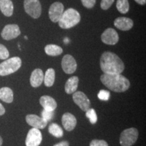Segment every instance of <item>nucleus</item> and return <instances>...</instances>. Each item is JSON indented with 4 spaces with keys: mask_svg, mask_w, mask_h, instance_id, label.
<instances>
[{
    "mask_svg": "<svg viewBox=\"0 0 146 146\" xmlns=\"http://www.w3.org/2000/svg\"><path fill=\"white\" fill-rule=\"evenodd\" d=\"M100 67L104 74H120L124 71L125 64L116 54L105 52L100 58Z\"/></svg>",
    "mask_w": 146,
    "mask_h": 146,
    "instance_id": "f257e3e1",
    "label": "nucleus"
},
{
    "mask_svg": "<svg viewBox=\"0 0 146 146\" xmlns=\"http://www.w3.org/2000/svg\"><path fill=\"white\" fill-rule=\"evenodd\" d=\"M100 80L108 89L116 93L125 92L130 87L129 79L121 74H107L104 73Z\"/></svg>",
    "mask_w": 146,
    "mask_h": 146,
    "instance_id": "f03ea898",
    "label": "nucleus"
},
{
    "mask_svg": "<svg viewBox=\"0 0 146 146\" xmlns=\"http://www.w3.org/2000/svg\"><path fill=\"white\" fill-rule=\"evenodd\" d=\"M80 21L81 16L78 11L73 8H69L64 11L62 16L58 21V25L62 29H68L76 26Z\"/></svg>",
    "mask_w": 146,
    "mask_h": 146,
    "instance_id": "7ed1b4c3",
    "label": "nucleus"
},
{
    "mask_svg": "<svg viewBox=\"0 0 146 146\" xmlns=\"http://www.w3.org/2000/svg\"><path fill=\"white\" fill-rule=\"evenodd\" d=\"M22 60L19 57L6 59L0 64V76H7L15 72L21 67Z\"/></svg>",
    "mask_w": 146,
    "mask_h": 146,
    "instance_id": "20e7f679",
    "label": "nucleus"
},
{
    "mask_svg": "<svg viewBox=\"0 0 146 146\" xmlns=\"http://www.w3.org/2000/svg\"><path fill=\"white\" fill-rule=\"evenodd\" d=\"M139 136L138 130L135 128H129L121 133L120 144L122 146H131L137 141Z\"/></svg>",
    "mask_w": 146,
    "mask_h": 146,
    "instance_id": "39448f33",
    "label": "nucleus"
},
{
    "mask_svg": "<svg viewBox=\"0 0 146 146\" xmlns=\"http://www.w3.org/2000/svg\"><path fill=\"white\" fill-rule=\"evenodd\" d=\"M24 8L27 14L35 19L39 18L41 14V5L39 0H25Z\"/></svg>",
    "mask_w": 146,
    "mask_h": 146,
    "instance_id": "423d86ee",
    "label": "nucleus"
},
{
    "mask_svg": "<svg viewBox=\"0 0 146 146\" xmlns=\"http://www.w3.org/2000/svg\"><path fill=\"white\" fill-rule=\"evenodd\" d=\"M42 141V134L39 129L33 128L30 129L27 135L26 146H39Z\"/></svg>",
    "mask_w": 146,
    "mask_h": 146,
    "instance_id": "0eeeda50",
    "label": "nucleus"
},
{
    "mask_svg": "<svg viewBox=\"0 0 146 146\" xmlns=\"http://www.w3.org/2000/svg\"><path fill=\"white\" fill-rule=\"evenodd\" d=\"M73 101L83 111H86L90 108V100L87 96L82 91H76L73 94Z\"/></svg>",
    "mask_w": 146,
    "mask_h": 146,
    "instance_id": "6e6552de",
    "label": "nucleus"
},
{
    "mask_svg": "<svg viewBox=\"0 0 146 146\" xmlns=\"http://www.w3.org/2000/svg\"><path fill=\"white\" fill-rule=\"evenodd\" d=\"M21 33V30L17 25H7L1 31V35L3 39L9 41L18 37Z\"/></svg>",
    "mask_w": 146,
    "mask_h": 146,
    "instance_id": "1a4fd4ad",
    "label": "nucleus"
},
{
    "mask_svg": "<svg viewBox=\"0 0 146 146\" xmlns=\"http://www.w3.org/2000/svg\"><path fill=\"white\" fill-rule=\"evenodd\" d=\"M64 11V5L60 2H55L49 9V17L53 23H58Z\"/></svg>",
    "mask_w": 146,
    "mask_h": 146,
    "instance_id": "9d476101",
    "label": "nucleus"
},
{
    "mask_svg": "<svg viewBox=\"0 0 146 146\" xmlns=\"http://www.w3.org/2000/svg\"><path fill=\"white\" fill-rule=\"evenodd\" d=\"M62 68L64 72L66 74H70L74 73L77 68V64L75 59L71 55H65L62 60Z\"/></svg>",
    "mask_w": 146,
    "mask_h": 146,
    "instance_id": "9b49d317",
    "label": "nucleus"
},
{
    "mask_svg": "<svg viewBox=\"0 0 146 146\" xmlns=\"http://www.w3.org/2000/svg\"><path fill=\"white\" fill-rule=\"evenodd\" d=\"M101 39L102 42L107 45H115L118 42L119 36L117 32L114 29L108 28L102 34Z\"/></svg>",
    "mask_w": 146,
    "mask_h": 146,
    "instance_id": "f8f14e48",
    "label": "nucleus"
},
{
    "mask_svg": "<svg viewBox=\"0 0 146 146\" xmlns=\"http://www.w3.org/2000/svg\"><path fill=\"white\" fill-rule=\"evenodd\" d=\"M26 121L33 128L43 129L47 125V121L35 114H28L26 116Z\"/></svg>",
    "mask_w": 146,
    "mask_h": 146,
    "instance_id": "ddd939ff",
    "label": "nucleus"
},
{
    "mask_svg": "<svg viewBox=\"0 0 146 146\" xmlns=\"http://www.w3.org/2000/svg\"><path fill=\"white\" fill-rule=\"evenodd\" d=\"M114 26L118 29L123 31L130 30L133 27V21L131 18L127 17H118L115 19Z\"/></svg>",
    "mask_w": 146,
    "mask_h": 146,
    "instance_id": "4468645a",
    "label": "nucleus"
},
{
    "mask_svg": "<svg viewBox=\"0 0 146 146\" xmlns=\"http://www.w3.org/2000/svg\"><path fill=\"white\" fill-rule=\"evenodd\" d=\"M76 119L74 115L69 112L64 114L62 118V123L65 130L71 131L74 129L76 125Z\"/></svg>",
    "mask_w": 146,
    "mask_h": 146,
    "instance_id": "2eb2a0df",
    "label": "nucleus"
},
{
    "mask_svg": "<svg viewBox=\"0 0 146 146\" xmlns=\"http://www.w3.org/2000/svg\"><path fill=\"white\" fill-rule=\"evenodd\" d=\"M43 70L41 69L36 68L31 73L30 78V83L33 87H38L41 85L43 82Z\"/></svg>",
    "mask_w": 146,
    "mask_h": 146,
    "instance_id": "dca6fc26",
    "label": "nucleus"
},
{
    "mask_svg": "<svg viewBox=\"0 0 146 146\" xmlns=\"http://www.w3.org/2000/svg\"><path fill=\"white\" fill-rule=\"evenodd\" d=\"M39 102L41 106L46 110L54 111L57 108V102L50 96H43L40 98Z\"/></svg>",
    "mask_w": 146,
    "mask_h": 146,
    "instance_id": "f3484780",
    "label": "nucleus"
},
{
    "mask_svg": "<svg viewBox=\"0 0 146 146\" xmlns=\"http://www.w3.org/2000/svg\"><path fill=\"white\" fill-rule=\"evenodd\" d=\"M0 10L3 15L10 17L14 12V5L11 0H0Z\"/></svg>",
    "mask_w": 146,
    "mask_h": 146,
    "instance_id": "a211bd4d",
    "label": "nucleus"
},
{
    "mask_svg": "<svg viewBox=\"0 0 146 146\" xmlns=\"http://www.w3.org/2000/svg\"><path fill=\"white\" fill-rule=\"evenodd\" d=\"M78 85V78L74 76L69 78L65 84V91L66 94H72L76 92Z\"/></svg>",
    "mask_w": 146,
    "mask_h": 146,
    "instance_id": "6ab92c4d",
    "label": "nucleus"
},
{
    "mask_svg": "<svg viewBox=\"0 0 146 146\" xmlns=\"http://www.w3.org/2000/svg\"><path fill=\"white\" fill-rule=\"evenodd\" d=\"M0 100L5 103H12L14 100L13 91L7 87L0 89Z\"/></svg>",
    "mask_w": 146,
    "mask_h": 146,
    "instance_id": "aec40b11",
    "label": "nucleus"
},
{
    "mask_svg": "<svg viewBox=\"0 0 146 146\" xmlns=\"http://www.w3.org/2000/svg\"><path fill=\"white\" fill-rule=\"evenodd\" d=\"M45 52L48 56H57L62 54L63 50L61 47L57 45L49 44L45 47Z\"/></svg>",
    "mask_w": 146,
    "mask_h": 146,
    "instance_id": "412c9836",
    "label": "nucleus"
},
{
    "mask_svg": "<svg viewBox=\"0 0 146 146\" xmlns=\"http://www.w3.org/2000/svg\"><path fill=\"white\" fill-rule=\"evenodd\" d=\"M56 78V72L53 68L47 69L44 74L43 82L46 87H52L54 85Z\"/></svg>",
    "mask_w": 146,
    "mask_h": 146,
    "instance_id": "4be33fe9",
    "label": "nucleus"
},
{
    "mask_svg": "<svg viewBox=\"0 0 146 146\" xmlns=\"http://www.w3.org/2000/svg\"><path fill=\"white\" fill-rule=\"evenodd\" d=\"M48 131L49 133H50L51 135L56 137L60 138L63 136L64 132L62 129L60 127V126H59L56 123L51 124V125L49 126Z\"/></svg>",
    "mask_w": 146,
    "mask_h": 146,
    "instance_id": "5701e85b",
    "label": "nucleus"
},
{
    "mask_svg": "<svg viewBox=\"0 0 146 146\" xmlns=\"http://www.w3.org/2000/svg\"><path fill=\"white\" fill-rule=\"evenodd\" d=\"M116 8L121 14H127L129 10V3L128 0H118Z\"/></svg>",
    "mask_w": 146,
    "mask_h": 146,
    "instance_id": "b1692460",
    "label": "nucleus"
},
{
    "mask_svg": "<svg viewBox=\"0 0 146 146\" xmlns=\"http://www.w3.org/2000/svg\"><path fill=\"white\" fill-rule=\"evenodd\" d=\"M86 116L89 118V121L91 124H96L98 120V116H97L96 112L94 109L89 108L88 110L86 111Z\"/></svg>",
    "mask_w": 146,
    "mask_h": 146,
    "instance_id": "393cba45",
    "label": "nucleus"
},
{
    "mask_svg": "<svg viewBox=\"0 0 146 146\" xmlns=\"http://www.w3.org/2000/svg\"><path fill=\"white\" fill-rule=\"evenodd\" d=\"M54 116V111H49L43 109V110L41 112V118L46 120V121H50L51 119H52Z\"/></svg>",
    "mask_w": 146,
    "mask_h": 146,
    "instance_id": "a878e982",
    "label": "nucleus"
},
{
    "mask_svg": "<svg viewBox=\"0 0 146 146\" xmlns=\"http://www.w3.org/2000/svg\"><path fill=\"white\" fill-rule=\"evenodd\" d=\"M9 56H10V54H9L8 49L3 45L0 44V59L6 60L8 58Z\"/></svg>",
    "mask_w": 146,
    "mask_h": 146,
    "instance_id": "bb28decb",
    "label": "nucleus"
},
{
    "mask_svg": "<svg viewBox=\"0 0 146 146\" xmlns=\"http://www.w3.org/2000/svg\"><path fill=\"white\" fill-rule=\"evenodd\" d=\"M98 98L102 101H108L110 97V93L106 90H101L98 94Z\"/></svg>",
    "mask_w": 146,
    "mask_h": 146,
    "instance_id": "cd10ccee",
    "label": "nucleus"
},
{
    "mask_svg": "<svg viewBox=\"0 0 146 146\" xmlns=\"http://www.w3.org/2000/svg\"><path fill=\"white\" fill-rule=\"evenodd\" d=\"M114 0H102L101 1V8L104 10H106L112 6Z\"/></svg>",
    "mask_w": 146,
    "mask_h": 146,
    "instance_id": "c85d7f7f",
    "label": "nucleus"
},
{
    "mask_svg": "<svg viewBox=\"0 0 146 146\" xmlns=\"http://www.w3.org/2000/svg\"><path fill=\"white\" fill-rule=\"evenodd\" d=\"M82 4L87 8H92L96 4V0H81Z\"/></svg>",
    "mask_w": 146,
    "mask_h": 146,
    "instance_id": "c756f323",
    "label": "nucleus"
},
{
    "mask_svg": "<svg viewBox=\"0 0 146 146\" xmlns=\"http://www.w3.org/2000/svg\"><path fill=\"white\" fill-rule=\"evenodd\" d=\"M90 146H108V144L104 140L94 139L91 141Z\"/></svg>",
    "mask_w": 146,
    "mask_h": 146,
    "instance_id": "7c9ffc66",
    "label": "nucleus"
},
{
    "mask_svg": "<svg viewBox=\"0 0 146 146\" xmlns=\"http://www.w3.org/2000/svg\"><path fill=\"white\" fill-rule=\"evenodd\" d=\"M54 146H69V144L68 142L64 141L60 142V143L56 144V145H54Z\"/></svg>",
    "mask_w": 146,
    "mask_h": 146,
    "instance_id": "2f4dec72",
    "label": "nucleus"
},
{
    "mask_svg": "<svg viewBox=\"0 0 146 146\" xmlns=\"http://www.w3.org/2000/svg\"><path fill=\"white\" fill-rule=\"evenodd\" d=\"M5 112V110L4 107H3V105L0 103V116H2V115L4 114Z\"/></svg>",
    "mask_w": 146,
    "mask_h": 146,
    "instance_id": "473e14b6",
    "label": "nucleus"
},
{
    "mask_svg": "<svg viewBox=\"0 0 146 146\" xmlns=\"http://www.w3.org/2000/svg\"><path fill=\"white\" fill-rule=\"evenodd\" d=\"M137 3L140 5H145L146 3V0H135Z\"/></svg>",
    "mask_w": 146,
    "mask_h": 146,
    "instance_id": "72a5a7b5",
    "label": "nucleus"
},
{
    "mask_svg": "<svg viewBox=\"0 0 146 146\" xmlns=\"http://www.w3.org/2000/svg\"><path fill=\"white\" fill-rule=\"evenodd\" d=\"M2 143H3V139H2V138H1V137L0 136V146H1Z\"/></svg>",
    "mask_w": 146,
    "mask_h": 146,
    "instance_id": "f704fd0d",
    "label": "nucleus"
},
{
    "mask_svg": "<svg viewBox=\"0 0 146 146\" xmlns=\"http://www.w3.org/2000/svg\"><path fill=\"white\" fill-rule=\"evenodd\" d=\"M25 39H26V40H27V39H28V38H27V36H25Z\"/></svg>",
    "mask_w": 146,
    "mask_h": 146,
    "instance_id": "c9c22d12",
    "label": "nucleus"
}]
</instances>
